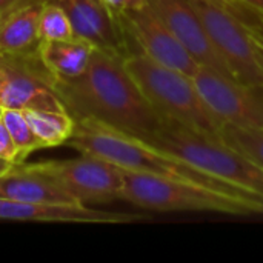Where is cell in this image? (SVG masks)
Returning <instances> with one entry per match:
<instances>
[{
    "label": "cell",
    "instance_id": "1",
    "mask_svg": "<svg viewBox=\"0 0 263 263\" xmlns=\"http://www.w3.org/2000/svg\"><path fill=\"white\" fill-rule=\"evenodd\" d=\"M54 88L72 119L91 117L148 143L166 122L126 71L123 55L114 52L96 49L83 74L55 79Z\"/></svg>",
    "mask_w": 263,
    "mask_h": 263
},
{
    "label": "cell",
    "instance_id": "2",
    "mask_svg": "<svg viewBox=\"0 0 263 263\" xmlns=\"http://www.w3.org/2000/svg\"><path fill=\"white\" fill-rule=\"evenodd\" d=\"M65 145L74 148L80 154H89L103 159L122 170L149 173L196 182L222 191L256 196L197 170L183 159L165 149H160L148 142L122 133L91 117L74 119V129Z\"/></svg>",
    "mask_w": 263,
    "mask_h": 263
},
{
    "label": "cell",
    "instance_id": "3",
    "mask_svg": "<svg viewBox=\"0 0 263 263\" xmlns=\"http://www.w3.org/2000/svg\"><path fill=\"white\" fill-rule=\"evenodd\" d=\"M123 173L120 199L149 211H199L230 216L263 214V199L216 190L196 182L140 173Z\"/></svg>",
    "mask_w": 263,
    "mask_h": 263
},
{
    "label": "cell",
    "instance_id": "4",
    "mask_svg": "<svg viewBox=\"0 0 263 263\" xmlns=\"http://www.w3.org/2000/svg\"><path fill=\"white\" fill-rule=\"evenodd\" d=\"M123 63L145 99L165 120L220 139L223 123L205 105L190 76L139 51L125 55Z\"/></svg>",
    "mask_w": 263,
    "mask_h": 263
},
{
    "label": "cell",
    "instance_id": "5",
    "mask_svg": "<svg viewBox=\"0 0 263 263\" xmlns=\"http://www.w3.org/2000/svg\"><path fill=\"white\" fill-rule=\"evenodd\" d=\"M197 170L263 199V166L227 145L222 139L200 134L174 122H165L151 143Z\"/></svg>",
    "mask_w": 263,
    "mask_h": 263
},
{
    "label": "cell",
    "instance_id": "6",
    "mask_svg": "<svg viewBox=\"0 0 263 263\" xmlns=\"http://www.w3.org/2000/svg\"><path fill=\"white\" fill-rule=\"evenodd\" d=\"M31 170L49 177L76 202L105 203L120 199L123 188L122 168L89 154L69 160L26 163Z\"/></svg>",
    "mask_w": 263,
    "mask_h": 263
},
{
    "label": "cell",
    "instance_id": "7",
    "mask_svg": "<svg viewBox=\"0 0 263 263\" xmlns=\"http://www.w3.org/2000/svg\"><path fill=\"white\" fill-rule=\"evenodd\" d=\"M55 77L45 66L39 51L22 55H0V108L66 111L59 99Z\"/></svg>",
    "mask_w": 263,
    "mask_h": 263
},
{
    "label": "cell",
    "instance_id": "8",
    "mask_svg": "<svg viewBox=\"0 0 263 263\" xmlns=\"http://www.w3.org/2000/svg\"><path fill=\"white\" fill-rule=\"evenodd\" d=\"M191 2L233 77L247 85H263V69L257 60L248 25L214 3L205 0Z\"/></svg>",
    "mask_w": 263,
    "mask_h": 263
},
{
    "label": "cell",
    "instance_id": "9",
    "mask_svg": "<svg viewBox=\"0 0 263 263\" xmlns=\"http://www.w3.org/2000/svg\"><path fill=\"white\" fill-rule=\"evenodd\" d=\"M191 79L223 125L263 129V85H247L202 65Z\"/></svg>",
    "mask_w": 263,
    "mask_h": 263
},
{
    "label": "cell",
    "instance_id": "10",
    "mask_svg": "<svg viewBox=\"0 0 263 263\" xmlns=\"http://www.w3.org/2000/svg\"><path fill=\"white\" fill-rule=\"evenodd\" d=\"M120 18L136 51L190 77L196 74L200 65L171 32L149 3L140 8H128Z\"/></svg>",
    "mask_w": 263,
    "mask_h": 263
},
{
    "label": "cell",
    "instance_id": "11",
    "mask_svg": "<svg viewBox=\"0 0 263 263\" xmlns=\"http://www.w3.org/2000/svg\"><path fill=\"white\" fill-rule=\"evenodd\" d=\"M68 15L74 35L96 46V49L128 55L133 52L120 15L103 0H51Z\"/></svg>",
    "mask_w": 263,
    "mask_h": 263
},
{
    "label": "cell",
    "instance_id": "12",
    "mask_svg": "<svg viewBox=\"0 0 263 263\" xmlns=\"http://www.w3.org/2000/svg\"><path fill=\"white\" fill-rule=\"evenodd\" d=\"M148 3L199 65L233 77L230 68L214 48L191 0H149Z\"/></svg>",
    "mask_w": 263,
    "mask_h": 263
},
{
    "label": "cell",
    "instance_id": "13",
    "mask_svg": "<svg viewBox=\"0 0 263 263\" xmlns=\"http://www.w3.org/2000/svg\"><path fill=\"white\" fill-rule=\"evenodd\" d=\"M143 216L99 211L80 202H39L20 203L0 200V220L55 222V223H133Z\"/></svg>",
    "mask_w": 263,
    "mask_h": 263
},
{
    "label": "cell",
    "instance_id": "14",
    "mask_svg": "<svg viewBox=\"0 0 263 263\" xmlns=\"http://www.w3.org/2000/svg\"><path fill=\"white\" fill-rule=\"evenodd\" d=\"M48 0H22L0 11V55H22L39 48V20Z\"/></svg>",
    "mask_w": 263,
    "mask_h": 263
},
{
    "label": "cell",
    "instance_id": "15",
    "mask_svg": "<svg viewBox=\"0 0 263 263\" xmlns=\"http://www.w3.org/2000/svg\"><path fill=\"white\" fill-rule=\"evenodd\" d=\"M0 200L39 203V202H76L63 188L49 177L31 170L26 163L0 176Z\"/></svg>",
    "mask_w": 263,
    "mask_h": 263
},
{
    "label": "cell",
    "instance_id": "16",
    "mask_svg": "<svg viewBox=\"0 0 263 263\" xmlns=\"http://www.w3.org/2000/svg\"><path fill=\"white\" fill-rule=\"evenodd\" d=\"M37 51L55 79H72L86 71L96 46L83 39L72 37L66 40H42Z\"/></svg>",
    "mask_w": 263,
    "mask_h": 263
},
{
    "label": "cell",
    "instance_id": "17",
    "mask_svg": "<svg viewBox=\"0 0 263 263\" xmlns=\"http://www.w3.org/2000/svg\"><path fill=\"white\" fill-rule=\"evenodd\" d=\"M23 114L42 148L65 145L74 129V119L68 111L26 109Z\"/></svg>",
    "mask_w": 263,
    "mask_h": 263
},
{
    "label": "cell",
    "instance_id": "18",
    "mask_svg": "<svg viewBox=\"0 0 263 263\" xmlns=\"http://www.w3.org/2000/svg\"><path fill=\"white\" fill-rule=\"evenodd\" d=\"M15 148H17V163L23 160L35 149H40V142L34 134L29 122L26 120L23 111L18 109H2L0 114Z\"/></svg>",
    "mask_w": 263,
    "mask_h": 263
},
{
    "label": "cell",
    "instance_id": "19",
    "mask_svg": "<svg viewBox=\"0 0 263 263\" xmlns=\"http://www.w3.org/2000/svg\"><path fill=\"white\" fill-rule=\"evenodd\" d=\"M220 139L231 148L237 149L263 166V129L223 125Z\"/></svg>",
    "mask_w": 263,
    "mask_h": 263
},
{
    "label": "cell",
    "instance_id": "20",
    "mask_svg": "<svg viewBox=\"0 0 263 263\" xmlns=\"http://www.w3.org/2000/svg\"><path fill=\"white\" fill-rule=\"evenodd\" d=\"M74 31L66 12L51 0H48L40 12L39 39L42 40H66L72 39Z\"/></svg>",
    "mask_w": 263,
    "mask_h": 263
},
{
    "label": "cell",
    "instance_id": "21",
    "mask_svg": "<svg viewBox=\"0 0 263 263\" xmlns=\"http://www.w3.org/2000/svg\"><path fill=\"white\" fill-rule=\"evenodd\" d=\"M210 3H214L220 8L228 9L230 12H233L234 15H237L243 23L247 25H257L260 23V12H257L256 9L243 5L240 0H205Z\"/></svg>",
    "mask_w": 263,
    "mask_h": 263
},
{
    "label": "cell",
    "instance_id": "22",
    "mask_svg": "<svg viewBox=\"0 0 263 263\" xmlns=\"http://www.w3.org/2000/svg\"><path fill=\"white\" fill-rule=\"evenodd\" d=\"M0 159L17 163V148L0 117Z\"/></svg>",
    "mask_w": 263,
    "mask_h": 263
},
{
    "label": "cell",
    "instance_id": "23",
    "mask_svg": "<svg viewBox=\"0 0 263 263\" xmlns=\"http://www.w3.org/2000/svg\"><path fill=\"white\" fill-rule=\"evenodd\" d=\"M262 18V17H260ZM248 31H250V35H251V40H253V45H254V51H256V55H257V60L260 63L263 69V22L260 20V23L257 25H248Z\"/></svg>",
    "mask_w": 263,
    "mask_h": 263
},
{
    "label": "cell",
    "instance_id": "24",
    "mask_svg": "<svg viewBox=\"0 0 263 263\" xmlns=\"http://www.w3.org/2000/svg\"><path fill=\"white\" fill-rule=\"evenodd\" d=\"M117 15H122L128 9V0H103Z\"/></svg>",
    "mask_w": 263,
    "mask_h": 263
},
{
    "label": "cell",
    "instance_id": "25",
    "mask_svg": "<svg viewBox=\"0 0 263 263\" xmlns=\"http://www.w3.org/2000/svg\"><path fill=\"white\" fill-rule=\"evenodd\" d=\"M240 2H242L243 5H247V6L256 9L257 12H260L263 15V0H240Z\"/></svg>",
    "mask_w": 263,
    "mask_h": 263
},
{
    "label": "cell",
    "instance_id": "26",
    "mask_svg": "<svg viewBox=\"0 0 263 263\" xmlns=\"http://www.w3.org/2000/svg\"><path fill=\"white\" fill-rule=\"evenodd\" d=\"M14 165L15 163H12V162H8V160L0 159V176L5 174V173H8V171H11L14 168Z\"/></svg>",
    "mask_w": 263,
    "mask_h": 263
},
{
    "label": "cell",
    "instance_id": "27",
    "mask_svg": "<svg viewBox=\"0 0 263 263\" xmlns=\"http://www.w3.org/2000/svg\"><path fill=\"white\" fill-rule=\"evenodd\" d=\"M149 0H128V8H140L148 5Z\"/></svg>",
    "mask_w": 263,
    "mask_h": 263
},
{
    "label": "cell",
    "instance_id": "28",
    "mask_svg": "<svg viewBox=\"0 0 263 263\" xmlns=\"http://www.w3.org/2000/svg\"><path fill=\"white\" fill-rule=\"evenodd\" d=\"M18 2H22V0H0V11H3L5 8H8L14 3H18Z\"/></svg>",
    "mask_w": 263,
    "mask_h": 263
},
{
    "label": "cell",
    "instance_id": "29",
    "mask_svg": "<svg viewBox=\"0 0 263 263\" xmlns=\"http://www.w3.org/2000/svg\"><path fill=\"white\" fill-rule=\"evenodd\" d=\"M260 17H262V22H263V15H262V14H260Z\"/></svg>",
    "mask_w": 263,
    "mask_h": 263
},
{
    "label": "cell",
    "instance_id": "30",
    "mask_svg": "<svg viewBox=\"0 0 263 263\" xmlns=\"http://www.w3.org/2000/svg\"><path fill=\"white\" fill-rule=\"evenodd\" d=\"M0 114H2V108H0Z\"/></svg>",
    "mask_w": 263,
    "mask_h": 263
}]
</instances>
